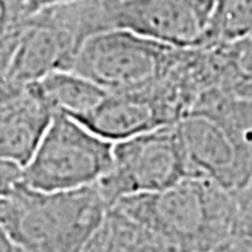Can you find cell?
Returning a JSON list of instances; mask_svg holds the SVG:
<instances>
[{
	"instance_id": "obj_1",
	"label": "cell",
	"mask_w": 252,
	"mask_h": 252,
	"mask_svg": "<svg viewBox=\"0 0 252 252\" xmlns=\"http://www.w3.org/2000/svg\"><path fill=\"white\" fill-rule=\"evenodd\" d=\"M182 252H210L228 243L238 193L191 175L154 193L125 196L113 205Z\"/></svg>"
},
{
	"instance_id": "obj_2",
	"label": "cell",
	"mask_w": 252,
	"mask_h": 252,
	"mask_svg": "<svg viewBox=\"0 0 252 252\" xmlns=\"http://www.w3.org/2000/svg\"><path fill=\"white\" fill-rule=\"evenodd\" d=\"M110 210L102 191H41L23 182L0 198V226L28 252H80Z\"/></svg>"
},
{
	"instance_id": "obj_3",
	"label": "cell",
	"mask_w": 252,
	"mask_h": 252,
	"mask_svg": "<svg viewBox=\"0 0 252 252\" xmlns=\"http://www.w3.org/2000/svg\"><path fill=\"white\" fill-rule=\"evenodd\" d=\"M113 144L75 118L56 113L23 167V184L41 191L94 187L112 169Z\"/></svg>"
},
{
	"instance_id": "obj_4",
	"label": "cell",
	"mask_w": 252,
	"mask_h": 252,
	"mask_svg": "<svg viewBox=\"0 0 252 252\" xmlns=\"http://www.w3.org/2000/svg\"><path fill=\"white\" fill-rule=\"evenodd\" d=\"M177 53L179 48L144 38L129 30L112 28L85 39L72 70L107 92L139 90L162 77Z\"/></svg>"
},
{
	"instance_id": "obj_5",
	"label": "cell",
	"mask_w": 252,
	"mask_h": 252,
	"mask_svg": "<svg viewBox=\"0 0 252 252\" xmlns=\"http://www.w3.org/2000/svg\"><path fill=\"white\" fill-rule=\"evenodd\" d=\"M191 177L177 125L113 144V164L97 184L110 206L125 196L154 193Z\"/></svg>"
},
{
	"instance_id": "obj_6",
	"label": "cell",
	"mask_w": 252,
	"mask_h": 252,
	"mask_svg": "<svg viewBox=\"0 0 252 252\" xmlns=\"http://www.w3.org/2000/svg\"><path fill=\"white\" fill-rule=\"evenodd\" d=\"M215 0H113V28L179 49L206 43Z\"/></svg>"
},
{
	"instance_id": "obj_7",
	"label": "cell",
	"mask_w": 252,
	"mask_h": 252,
	"mask_svg": "<svg viewBox=\"0 0 252 252\" xmlns=\"http://www.w3.org/2000/svg\"><path fill=\"white\" fill-rule=\"evenodd\" d=\"M184 108L162 79L139 90L107 92L102 102L75 120L100 138L120 143L148 131L177 125Z\"/></svg>"
},
{
	"instance_id": "obj_8",
	"label": "cell",
	"mask_w": 252,
	"mask_h": 252,
	"mask_svg": "<svg viewBox=\"0 0 252 252\" xmlns=\"http://www.w3.org/2000/svg\"><path fill=\"white\" fill-rule=\"evenodd\" d=\"M82 44L51 8L39 10L28 20L5 82L10 87H25L54 70H72Z\"/></svg>"
},
{
	"instance_id": "obj_9",
	"label": "cell",
	"mask_w": 252,
	"mask_h": 252,
	"mask_svg": "<svg viewBox=\"0 0 252 252\" xmlns=\"http://www.w3.org/2000/svg\"><path fill=\"white\" fill-rule=\"evenodd\" d=\"M191 175L215 180L234 193L249 187L252 177L223 128L201 113L189 112L177 123Z\"/></svg>"
},
{
	"instance_id": "obj_10",
	"label": "cell",
	"mask_w": 252,
	"mask_h": 252,
	"mask_svg": "<svg viewBox=\"0 0 252 252\" xmlns=\"http://www.w3.org/2000/svg\"><path fill=\"white\" fill-rule=\"evenodd\" d=\"M33 84L0 94V159L28 164L54 117Z\"/></svg>"
},
{
	"instance_id": "obj_11",
	"label": "cell",
	"mask_w": 252,
	"mask_h": 252,
	"mask_svg": "<svg viewBox=\"0 0 252 252\" xmlns=\"http://www.w3.org/2000/svg\"><path fill=\"white\" fill-rule=\"evenodd\" d=\"M190 112L205 115L223 128L252 177V85L215 87L200 95Z\"/></svg>"
},
{
	"instance_id": "obj_12",
	"label": "cell",
	"mask_w": 252,
	"mask_h": 252,
	"mask_svg": "<svg viewBox=\"0 0 252 252\" xmlns=\"http://www.w3.org/2000/svg\"><path fill=\"white\" fill-rule=\"evenodd\" d=\"M80 252H182L159 234L110 206L102 224Z\"/></svg>"
},
{
	"instance_id": "obj_13",
	"label": "cell",
	"mask_w": 252,
	"mask_h": 252,
	"mask_svg": "<svg viewBox=\"0 0 252 252\" xmlns=\"http://www.w3.org/2000/svg\"><path fill=\"white\" fill-rule=\"evenodd\" d=\"M33 85L54 113H65L72 118L90 112L107 95L105 89L74 70H54Z\"/></svg>"
},
{
	"instance_id": "obj_14",
	"label": "cell",
	"mask_w": 252,
	"mask_h": 252,
	"mask_svg": "<svg viewBox=\"0 0 252 252\" xmlns=\"http://www.w3.org/2000/svg\"><path fill=\"white\" fill-rule=\"evenodd\" d=\"M249 36H252V0H215L205 46H226Z\"/></svg>"
},
{
	"instance_id": "obj_15",
	"label": "cell",
	"mask_w": 252,
	"mask_h": 252,
	"mask_svg": "<svg viewBox=\"0 0 252 252\" xmlns=\"http://www.w3.org/2000/svg\"><path fill=\"white\" fill-rule=\"evenodd\" d=\"M226 252H252V191L238 193V211L231 228Z\"/></svg>"
},
{
	"instance_id": "obj_16",
	"label": "cell",
	"mask_w": 252,
	"mask_h": 252,
	"mask_svg": "<svg viewBox=\"0 0 252 252\" xmlns=\"http://www.w3.org/2000/svg\"><path fill=\"white\" fill-rule=\"evenodd\" d=\"M22 182H23L22 165L0 159V198L8 195L10 191Z\"/></svg>"
},
{
	"instance_id": "obj_17",
	"label": "cell",
	"mask_w": 252,
	"mask_h": 252,
	"mask_svg": "<svg viewBox=\"0 0 252 252\" xmlns=\"http://www.w3.org/2000/svg\"><path fill=\"white\" fill-rule=\"evenodd\" d=\"M7 2L13 3L15 7L22 8L23 12L33 15V13L39 12V10L53 7V5H59V3H65V2H74V0H7Z\"/></svg>"
},
{
	"instance_id": "obj_18",
	"label": "cell",
	"mask_w": 252,
	"mask_h": 252,
	"mask_svg": "<svg viewBox=\"0 0 252 252\" xmlns=\"http://www.w3.org/2000/svg\"><path fill=\"white\" fill-rule=\"evenodd\" d=\"M0 252H28L0 226Z\"/></svg>"
},
{
	"instance_id": "obj_19",
	"label": "cell",
	"mask_w": 252,
	"mask_h": 252,
	"mask_svg": "<svg viewBox=\"0 0 252 252\" xmlns=\"http://www.w3.org/2000/svg\"><path fill=\"white\" fill-rule=\"evenodd\" d=\"M7 12H8V3L7 0H0V28H2V25L5 22V18H7Z\"/></svg>"
},
{
	"instance_id": "obj_20",
	"label": "cell",
	"mask_w": 252,
	"mask_h": 252,
	"mask_svg": "<svg viewBox=\"0 0 252 252\" xmlns=\"http://www.w3.org/2000/svg\"><path fill=\"white\" fill-rule=\"evenodd\" d=\"M246 190H249V191H252V182L249 184V187H248V189H246Z\"/></svg>"
},
{
	"instance_id": "obj_21",
	"label": "cell",
	"mask_w": 252,
	"mask_h": 252,
	"mask_svg": "<svg viewBox=\"0 0 252 252\" xmlns=\"http://www.w3.org/2000/svg\"><path fill=\"white\" fill-rule=\"evenodd\" d=\"M210 252H226V251H223V249H218V251H210Z\"/></svg>"
}]
</instances>
